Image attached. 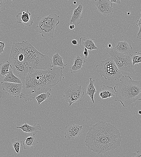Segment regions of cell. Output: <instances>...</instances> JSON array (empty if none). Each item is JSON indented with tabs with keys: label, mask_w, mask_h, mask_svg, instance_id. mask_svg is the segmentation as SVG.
<instances>
[{
	"label": "cell",
	"mask_w": 141,
	"mask_h": 157,
	"mask_svg": "<svg viewBox=\"0 0 141 157\" xmlns=\"http://www.w3.org/2000/svg\"><path fill=\"white\" fill-rule=\"evenodd\" d=\"M38 143L35 135H32L27 137L22 142L24 149H28L31 146L35 145Z\"/></svg>",
	"instance_id": "44dd1931"
},
{
	"label": "cell",
	"mask_w": 141,
	"mask_h": 157,
	"mask_svg": "<svg viewBox=\"0 0 141 157\" xmlns=\"http://www.w3.org/2000/svg\"><path fill=\"white\" fill-rule=\"evenodd\" d=\"M131 60L132 64L133 65L141 62V53L136 51L134 54L131 55Z\"/></svg>",
	"instance_id": "484cf974"
},
{
	"label": "cell",
	"mask_w": 141,
	"mask_h": 157,
	"mask_svg": "<svg viewBox=\"0 0 141 157\" xmlns=\"http://www.w3.org/2000/svg\"><path fill=\"white\" fill-rule=\"evenodd\" d=\"M11 141L12 147L16 152L18 154L20 152V147L23 144L22 141L17 137L12 139Z\"/></svg>",
	"instance_id": "cb8c5ba5"
},
{
	"label": "cell",
	"mask_w": 141,
	"mask_h": 157,
	"mask_svg": "<svg viewBox=\"0 0 141 157\" xmlns=\"http://www.w3.org/2000/svg\"><path fill=\"white\" fill-rule=\"evenodd\" d=\"M59 18V16L54 14L43 17L36 27V32L43 37L53 38L55 28L60 23Z\"/></svg>",
	"instance_id": "52a82bcc"
},
{
	"label": "cell",
	"mask_w": 141,
	"mask_h": 157,
	"mask_svg": "<svg viewBox=\"0 0 141 157\" xmlns=\"http://www.w3.org/2000/svg\"><path fill=\"white\" fill-rule=\"evenodd\" d=\"M5 9L6 5L4 0H0V12L5 11Z\"/></svg>",
	"instance_id": "83f0119b"
},
{
	"label": "cell",
	"mask_w": 141,
	"mask_h": 157,
	"mask_svg": "<svg viewBox=\"0 0 141 157\" xmlns=\"http://www.w3.org/2000/svg\"><path fill=\"white\" fill-rule=\"evenodd\" d=\"M83 4L82 3H80L78 7L74 10L69 21L70 24L76 25L81 23L83 17Z\"/></svg>",
	"instance_id": "7c38bea8"
},
{
	"label": "cell",
	"mask_w": 141,
	"mask_h": 157,
	"mask_svg": "<svg viewBox=\"0 0 141 157\" xmlns=\"http://www.w3.org/2000/svg\"><path fill=\"white\" fill-rule=\"evenodd\" d=\"M17 128L21 129L24 132L35 135L41 130V127L39 123H35L33 126L28 124L26 122L20 127H17Z\"/></svg>",
	"instance_id": "2e32d148"
},
{
	"label": "cell",
	"mask_w": 141,
	"mask_h": 157,
	"mask_svg": "<svg viewBox=\"0 0 141 157\" xmlns=\"http://www.w3.org/2000/svg\"><path fill=\"white\" fill-rule=\"evenodd\" d=\"M11 1H12V2H14V0H11Z\"/></svg>",
	"instance_id": "74e56055"
},
{
	"label": "cell",
	"mask_w": 141,
	"mask_h": 157,
	"mask_svg": "<svg viewBox=\"0 0 141 157\" xmlns=\"http://www.w3.org/2000/svg\"><path fill=\"white\" fill-rule=\"evenodd\" d=\"M3 91L6 94L14 96L20 97L22 88V83H15L7 82H1Z\"/></svg>",
	"instance_id": "9c48e42d"
},
{
	"label": "cell",
	"mask_w": 141,
	"mask_h": 157,
	"mask_svg": "<svg viewBox=\"0 0 141 157\" xmlns=\"http://www.w3.org/2000/svg\"><path fill=\"white\" fill-rule=\"evenodd\" d=\"M30 0L31 1H34V0Z\"/></svg>",
	"instance_id": "60d3db41"
},
{
	"label": "cell",
	"mask_w": 141,
	"mask_h": 157,
	"mask_svg": "<svg viewBox=\"0 0 141 157\" xmlns=\"http://www.w3.org/2000/svg\"><path fill=\"white\" fill-rule=\"evenodd\" d=\"M52 67H59L63 69L66 66L63 62V57L58 53L54 54L51 59Z\"/></svg>",
	"instance_id": "d6986e66"
},
{
	"label": "cell",
	"mask_w": 141,
	"mask_h": 157,
	"mask_svg": "<svg viewBox=\"0 0 141 157\" xmlns=\"http://www.w3.org/2000/svg\"><path fill=\"white\" fill-rule=\"evenodd\" d=\"M84 92L83 88L77 83L71 84L64 90L63 97L70 106L74 103L82 101Z\"/></svg>",
	"instance_id": "ba28073f"
},
{
	"label": "cell",
	"mask_w": 141,
	"mask_h": 157,
	"mask_svg": "<svg viewBox=\"0 0 141 157\" xmlns=\"http://www.w3.org/2000/svg\"><path fill=\"white\" fill-rule=\"evenodd\" d=\"M107 52V56L113 59L122 75L132 77L135 75L137 66L132 64L131 54L119 53L112 48L109 49Z\"/></svg>",
	"instance_id": "5b68a950"
},
{
	"label": "cell",
	"mask_w": 141,
	"mask_h": 157,
	"mask_svg": "<svg viewBox=\"0 0 141 157\" xmlns=\"http://www.w3.org/2000/svg\"><path fill=\"white\" fill-rule=\"evenodd\" d=\"M17 22L20 24L21 22L25 25L30 27L32 25L33 21L31 16V14L27 9L26 12L22 11L16 15Z\"/></svg>",
	"instance_id": "4fadbf2b"
},
{
	"label": "cell",
	"mask_w": 141,
	"mask_h": 157,
	"mask_svg": "<svg viewBox=\"0 0 141 157\" xmlns=\"http://www.w3.org/2000/svg\"><path fill=\"white\" fill-rule=\"evenodd\" d=\"M95 0V1L96 2V1H98L99 0Z\"/></svg>",
	"instance_id": "ab89813d"
},
{
	"label": "cell",
	"mask_w": 141,
	"mask_h": 157,
	"mask_svg": "<svg viewBox=\"0 0 141 157\" xmlns=\"http://www.w3.org/2000/svg\"><path fill=\"white\" fill-rule=\"evenodd\" d=\"M11 67L8 61H4L0 63V76H5L8 72Z\"/></svg>",
	"instance_id": "603a6c76"
},
{
	"label": "cell",
	"mask_w": 141,
	"mask_h": 157,
	"mask_svg": "<svg viewBox=\"0 0 141 157\" xmlns=\"http://www.w3.org/2000/svg\"><path fill=\"white\" fill-rule=\"evenodd\" d=\"M114 48L118 52L122 53H130L132 50L130 44L125 40L117 42Z\"/></svg>",
	"instance_id": "9a60e30c"
},
{
	"label": "cell",
	"mask_w": 141,
	"mask_h": 157,
	"mask_svg": "<svg viewBox=\"0 0 141 157\" xmlns=\"http://www.w3.org/2000/svg\"><path fill=\"white\" fill-rule=\"evenodd\" d=\"M2 97V95L0 93V98H1Z\"/></svg>",
	"instance_id": "8d00e7d4"
},
{
	"label": "cell",
	"mask_w": 141,
	"mask_h": 157,
	"mask_svg": "<svg viewBox=\"0 0 141 157\" xmlns=\"http://www.w3.org/2000/svg\"><path fill=\"white\" fill-rule=\"evenodd\" d=\"M2 82L22 83L21 80L14 74L11 67L10 69L8 72L5 76Z\"/></svg>",
	"instance_id": "7402d4cb"
},
{
	"label": "cell",
	"mask_w": 141,
	"mask_h": 157,
	"mask_svg": "<svg viewBox=\"0 0 141 157\" xmlns=\"http://www.w3.org/2000/svg\"><path fill=\"white\" fill-rule=\"evenodd\" d=\"M5 46V42L0 41V55L4 51V49Z\"/></svg>",
	"instance_id": "f1b7e54d"
},
{
	"label": "cell",
	"mask_w": 141,
	"mask_h": 157,
	"mask_svg": "<svg viewBox=\"0 0 141 157\" xmlns=\"http://www.w3.org/2000/svg\"><path fill=\"white\" fill-rule=\"evenodd\" d=\"M120 80L114 88L115 101H119L123 107H127L137 100H141V81L133 80L127 75H122Z\"/></svg>",
	"instance_id": "277c9868"
},
{
	"label": "cell",
	"mask_w": 141,
	"mask_h": 157,
	"mask_svg": "<svg viewBox=\"0 0 141 157\" xmlns=\"http://www.w3.org/2000/svg\"><path fill=\"white\" fill-rule=\"evenodd\" d=\"M112 3H116L118 4H120L121 3V0H109Z\"/></svg>",
	"instance_id": "4dcf8cb0"
},
{
	"label": "cell",
	"mask_w": 141,
	"mask_h": 157,
	"mask_svg": "<svg viewBox=\"0 0 141 157\" xmlns=\"http://www.w3.org/2000/svg\"><path fill=\"white\" fill-rule=\"evenodd\" d=\"M136 24L139 27V30L137 34V38L140 39H141V17L139 19L136 21Z\"/></svg>",
	"instance_id": "4316f807"
},
{
	"label": "cell",
	"mask_w": 141,
	"mask_h": 157,
	"mask_svg": "<svg viewBox=\"0 0 141 157\" xmlns=\"http://www.w3.org/2000/svg\"><path fill=\"white\" fill-rule=\"evenodd\" d=\"M63 69L52 67L45 70H35L30 67L29 72L22 81L20 98L25 102L31 101L38 95L51 90L61 81Z\"/></svg>",
	"instance_id": "7a4b0ae2"
},
{
	"label": "cell",
	"mask_w": 141,
	"mask_h": 157,
	"mask_svg": "<svg viewBox=\"0 0 141 157\" xmlns=\"http://www.w3.org/2000/svg\"><path fill=\"white\" fill-rule=\"evenodd\" d=\"M85 62L81 55L77 54L74 59L73 64L69 67L71 72L74 74L82 70Z\"/></svg>",
	"instance_id": "5bb4252c"
},
{
	"label": "cell",
	"mask_w": 141,
	"mask_h": 157,
	"mask_svg": "<svg viewBox=\"0 0 141 157\" xmlns=\"http://www.w3.org/2000/svg\"><path fill=\"white\" fill-rule=\"evenodd\" d=\"M95 8L104 16L112 15L113 12L112 3L109 0H99L95 2Z\"/></svg>",
	"instance_id": "8fae6325"
},
{
	"label": "cell",
	"mask_w": 141,
	"mask_h": 157,
	"mask_svg": "<svg viewBox=\"0 0 141 157\" xmlns=\"http://www.w3.org/2000/svg\"><path fill=\"white\" fill-rule=\"evenodd\" d=\"M75 27V25L73 24H70L69 26V28L70 30H72Z\"/></svg>",
	"instance_id": "836d02e7"
},
{
	"label": "cell",
	"mask_w": 141,
	"mask_h": 157,
	"mask_svg": "<svg viewBox=\"0 0 141 157\" xmlns=\"http://www.w3.org/2000/svg\"><path fill=\"white\" fill-rule=\"evenodd\" d=\"M121 140V133L116 127L105 121H100L89 129L84 142L88 149L103 155L119 148Z\"/></svg>",
	"instance_id": "3957f363"
},
{
	"label": "cell",
	"mask_w": 141,
	"mask_h": 157,
	"mask_svg": "<svg viewBox=\"0 0 141 157\" xmlns=\"http://www.w3.org/2000/svg\"><path fill=\"white\" fill-rule=\"evenodd\" d=\"M84 57L85 58H87L88 56V49L85 48H84V50L83 52Z\"/></svg>",
	"instance_id": "f546056e"
},
{
	"label": "cell",
	"mask_w": 141,
	"mask_h": 157,
	"mask_svg": "<svg viewBox=\"0 0 141 157\" xmlns=\"http://www.w3.org/2000/svg\"><path fill=\"white\" fill-rule=\"evenodd\" d=\"M79 43L82 48H85L90 51L98 49L94 42L93 39L85 37H81Z\"/></svg>",
	"instance_id": "e0dca14e"
},
{
	"label": "cell",
	"mask_w": 141,
	"mask_h": 157,
	"mask_svg": "<svg viewBox=\"0 0 141 157\" xmlns=\"http://www.w3.org/2000/svg\"><path fill=\"white\" fill-rule=\"evenodd\" d=\"M50 93L48 91L41 93L37 95L35 98L37 100L38 104H40L47 99L50 96Z\"/></svg>",
	"instance_id": "d4e9b609"
},
{
	"label": "cell",
	"mask_w": 141,
	"mask_h": 157,
	"mask_svg": "<svg viewBox=\"0 0 141 157\" xmlns=\"http://www.w3.org/2000/svg\"><path fill=\"white\" fill-rule=\"evenodd\" d=\"M83 127L76 124H69L65 127V138L67 140L76 139L82 133Z\"/></svg>",
	"instance_id": "30bf717a"
},
{
	"label": "cell",
	"mask_w": 141,
	"mask_h": 157,
	"mask_svg": "<svg viewBox=\"0 0 141 157\" xmlns=\"http://www.w3.org/2000/svg\"><path fill=\"white\" fill-rule=\"evenodd\" d=\"M76 2H74V3L75 4H76Z\"/></svg>",
	"instance_id": "f35d334b"
},
{
	"label": "cell",
	"mask_w": 141,
	"mask_h": 157,
	"mask_svg": "<svg viewBox=\"0 0 141 157\" xmlns=\"http://www.w3.org/2000/svg\"><path fill=\"white\" fill-rule=\"evenodd\" d=\"M68 0V1H69V0Z\"/></svg>",
	"instance_id": "7bdbcfd3"
},
{
	"label": "cell",
	"mask_w": 141,
	"mask_h": 157,
	"mask_svg": "<svg viewBox=\"0 0 141 157\" xmlns=\"http://www.w3.org/2000/svg\"><path fill=\"white\" fill-rule=\"evenodd\" d=\"M90 82L86 87V95L89 96L93 103H94V96L95 93L96 92V89L95 86V79H92L91 77H90Z\"/></svg>",
	"instance_id": "ffe728a7"
},
{
	"label": "cell",
	"mask_w": 141,
	"mask_h": 157,
	"mask_svg": "<svg viewBox=\"0 0 141 157\" xmlns=\"http://www.w3.org/2000/svg\"><path fill=\"white\" fill-rule=\"evenodd\" d=\"M133 155L134 156H135L136 157H141V155L139 153V150H138L136 153H133Z\"/></svg>",
	"instance_id": "1f68e13d"
},
{
	"label": "cell",
	"mask_w": 141,
	"mask_h": 157,
	"mask_svg": "<svg viewBox=\"0 0 141 157\" xmlns=\"http://www.w3.org/2000/svg\"><path fill=\"white\" fill-rule=\"evenodd\" d=\"M115 95V92L113 88L109 86L101 85L99 90V96L102 99L110 98Z\"/></svg>",
	"instance_id": "ac0fdd59"
},
{
	"label": "cell",
	"mask_w": 141,
	"mask_h": 157,
	"mask_svg": "<svg viewBox=\"0 0 141 157\" xmlns=\"http://www.w3.org/2000/svg\"><path fill=\"white\" fill-rule=\"evenodd\" d=\"M1 25V23L0 22V25Z\"/></svg>",
	"instance_id": "b9f144b4"
},
{
	"label": "cell",
	"mask_w": 141,
	"mask_h": 157,
	"mask_svg": "<svg viewBox=\"0 0 141 157\" xmlns=\"http://www.w3.org/2000/svg\"><path fill=\"white\" fill-rule=\"evenodd\" d=\"M138 113L139 114H141V111L140 110H139L138 111Z\"/></svg>",
	"instance_id": "d590c367"
},
{
	"label": "cell",
	"mask_w": 141,
	"mask_h": 157,
	"mask_svg": "<svg viewBox=\"0 0 141 157\" xmlns=\"http://www.w3.org/2000/svg\"><path fill=\"white\" fill-rule=\"evenodd\" d=\"M72 43L75 45H78V43L77 41L76 40H73L72 41Z\"/></svg>",
	"instance_id": "d6a6232c"
},
{
	"label": "cell",
	"mask_w": 141,
	"mask_h": 157,
	"mask_svg": "<svg viewBox=\"0 0 141 157\" xmlns=\"http://www.w3.org/2000/svg\"><path fill=\"white\" fill-rule=\"evenodd\" d=\"M14 74L23 80L30 67L45 70L52 67L51 59L37 50L27 41L13 42L8 60Z\"/></svg>",
	"instance_id": "6da1fadb"
},
{
	"label": "cell",
	"mask_w": 141,
	"mask_h": 157,
	"mask_svg": "<svg viewBox=\"0 0 141 157\" xmlns=\"http://www.w3.org/2000/svg\"><path fill=\"white\" fill-rule=\"evenodd\" d=\"M108 48L109 49L112 48V46L110 43H108L107 45Z\"/></svg>",
	"instance_id": "e575fe53"
},
{
	"label": "cell",
	"mask_w": 141,
	"mask_h": 157,
	"mask_svg": "<svg viewBox=\"0 0 141 157\" xmlns=\"http://www.w3.org/2000/svg\"><path fill=\"white\" fill-rule=\"evenodd\" d=\"M96 69L100 78L104 77L108 81L116 80L123 75L113 59L107 56L96 66Z\"/></svg>",
	"instance_id": "8992f818"
}]
</instances>
